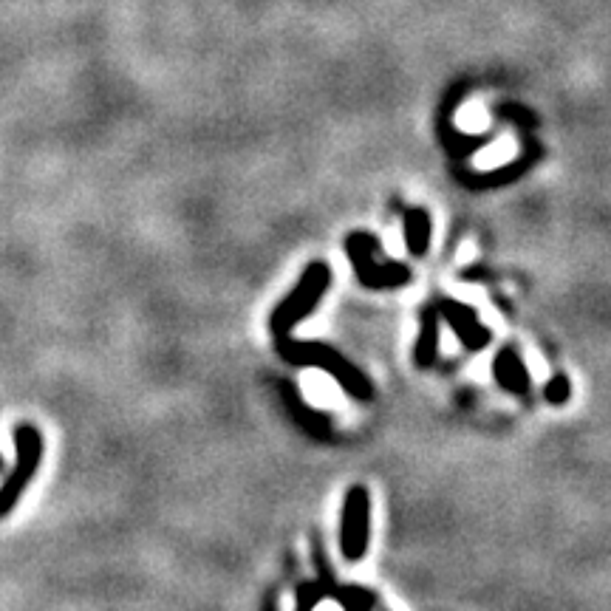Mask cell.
I'll list each match as a JSON object with an SVG mask.
<instances>
[{"mask_svg": "<svg viewBox=\"0 0 611 611\" xmlns=\"http://www.w3.org/2000/svg\"><path fill=\"white\" fill-rule=\"evenodd\" d=\"M329 283H331L329 264L317 261V264L306 266V272H303V278L298 281V286H295V289L278 303V309H275L272 317H269V329H272V334H275L278 340H281V337H289V334L295 331V326H300V323L312 314L314 306L323 300V295L329 292Z\"/></svg>", "mask_w": 611, "mask_h": 611, "instance_id": "obj_2", "label": "cell"}, {"mask_svg": "<svg viewBox=\"0 0 611 611\" xmlns=\"http://www.w3.org/2000/svg\"><path fill=\"white\" fill-rule=\"evenodd\" d=\"M493 374H496V380L501 382L507 391H512V394H527L529 391V374L515 348L498 351L496 363H493Z\"/></svg>", "mask_w": 611, "mask_h": 611, "instance_id": "obj_8", "label": "cell"}, {"mask_svg": "<svg viewBox=\"0 0 611 611\" xmlns=\"http://www.w3.org/2000/svg\"><path fill=\"white\" fill-rule=\"evenodd\" d=\"M317 600H320V589H314V586H300V600H298V611H312L314 606H317Z\"/></svg>", "mask_w": 611, "mask_h": 611, "instance_id": "obj_12", "label": "cell"}, {"mask_svg": "<svg viewBox=\"0 0 611 611\" xmlns=\"http://www.w3.org/2000/svg\"><path fill=\"white\" fill-rule=\"evenodd\" d=\"M371 541V496L363 484L351 487L340 512V552L351 563L363 561Z\"/></svg>", "mask_w": 611, "mask_h": 611, "instance_id": "obj_5", "label": "cell"}, {"mask_svg": "<svg viewBox=\"0 0 611 611\" xmlns=\"http://www.w3.org/2000/svg\"><path fill=\"white\" fill-rule=\"evenodd\" d=\"M343 603H346L348 611H368L374 603V595H368L363 589H348L343 595Z\"/></svg>", "mask_w": 611, "mask_h": 611, "instance_id": "obj_10", "label": "cell"}, {"mask_svg": "<svg viewBox=\"0 0 611 611\" xmlns=\"http://www.w3.org/2000/svg\"><path fill=\"white\" fill-rule=\"evenodd\" d=\"M439 323H442L439 309H425L422 312V329H419V340L413 346V363L422 371L430 368L439 357Z\"/></svg>", "mask_w": 611, "mask_h": 611, "instance_id": "obj_7", "label": "cell"}, {"mask_svg": "<svg viewBox=\"0 0 611 611\" xmlns=\"http://www.w3.org/2000/svg\"><path fill=\"white\" fill-rule=\"evenodd\" d=\"M0 470H3V459H0Z\"/></svg>", "mask_w": 611, "mask_h": 611, "instance_id": "obj_13", "label": "cell"}, {"mask_svg": "<svg viewBox=\"0 0 611 611\" xmlns=\"http://www.w3.org/2000/svg\"><path fill=\"white\" fill-rule=\"evenodd\" d=\"M439 317H445L447 326L456 331V337L462 340V346L467 351H481L490 346V329L481 326L479 314L473 312L470 306L456 303V300H442L439 306Z\"/></svg>", "mask_w": 611, "mask_h": 611, "instance_id": "obj_6", "label": "cell"}, {"mask_svg": "<svg viewBox=\"0 0 611 611\" xmlns=\"http://www.w3.org/2000/svg\"><path fill=\"white\" fill-rule=\"evenodd\" d=\"M278 351H281L283 360H289V363L320 368L323 374H329L331 380L340 382V388L354 399L374 397L371 380L365 377L357 365L348 363L346 357H343L340 351H334L331 346H323V343H298V340L281 337V340H278Z\"/></svg>", "mask_w": 611, "mask_h": 611, "instance_id": "obj_1", "label": "cell"}, {"mask_svg": "<svg viewBox=\"0 0 611 611\" xmlns=\"http://www.w3.org/2000/svg\"><path fill=\"white\" fill-rule=\"evenodd\" d=\"M15 450V467H12V473L6 476V481L0 484V518H6L9 512L15 510L17 501L23 498L26 487L32 484L34 473H37V467H40V459H43L40 430L34 428V425H17Z\"/></svg>", "mask_w": 611, "mask_h": 611, "instance_id": "obj_3", "label": "cell"}, {"mask_svg": "<svg viewBox=\"0 0 611 611\" xmlns=\"http://www.w3.org/2000/svg\"><path fill=\"white\" fill-rule=\"evenodd\" d=\"M544 394L552 405H561V402L569 399V380H566V377H555V380L546 385Z\"/></svg>", "mask_w": 611, "mask_h": 611, "instance_id": "obj_11", "label": "cell"}, {"mask_svg": "<svg viewBox=\"0 0 611 611\" xmlns=\"http://www.w3.org/2000/svg\"><path fill=\"white\" fill-rule=\"evenodd\" d=\"M348 258H351V266L357 272V281L368 286V289H394V286H402V283L411 281V269L408 266L397 264V261H385L380 264L377 261V238L371 235H351L346 241Z\"/></svg>", "mask_w": 611, "mask_h": 611, "instance_id": "obj_4", "label": "cell"}, {"mask_svg": "<svg viewBox=\"0 0 611 611\" xmlns=\"http://www.w3.org/2000/svg\"><path fill=\"white\" fill-rule=\"evenodd\" d=\"M405 241H408V249L413 255H425L430 244V221L428 215L422 210H411L408 218H405Z\"/></svg>", "mask_w": 611, "mask_h": 611, "instance_id": "obj_9", "label": "cell"}]
</instances>
